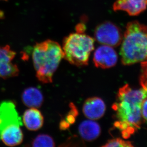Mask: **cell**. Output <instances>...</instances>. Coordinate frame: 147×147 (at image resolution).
Instances as JSON below:
<instances>
[{
	"label": "cell",
	"mask_w": 147,
	"mask_h": 147,
	"mask_svg": "<svg viewBox=\"0 0 147 147\" xmlns=\"http://www.w3.org/2000/svg\"><path fill=\"white\" fill-rule=\"evenodd\" d=\"M133 146L131 142L124 140L119 138H116L108 140L107 143L103 145V147H131Z\"/></svg>",
	"instance_id": "obj_17"
},
{
	"label": "cell",
	"mask_w": 147,
	"mask_h": 147,
	"mask_svg": "<svg viewBox=\"0 0 147 147\" xmlns=\"http://www.w3.org/2000/svg\"><path fill=\"white\" fill-rule=\"evenodd\" d=\"M147 98V91L142 88L133 89L126 84L119 89L112 108L116 120L114 126L124 139L130 137L140 128L142 105Z\"/></svg>",
	"instance_id": "obj_1"
},
{
	"label": "cell",
	"mask_w": 147,
	"mask_h": 147,
	"mask_svg": "<svg viewBox=\"0 0 147 147\" xmlns=\"http://www.w3.org/2000/svg\"><path fill=\"white\" fill-rule=\"evenodd\" d=\"M118 59L117 53L112 47L103 45L96 49L93 61L96 67L108 69L115 65Z\"/></svg>",
	"instance_id": "obj_8"
},
{
	"label": "cell",
	"mask_w": 147,
	"mask_h": 147,
	"mask_svg": "<svg viewBox=\"0 0 147 147\" xmlns=\"http://www.w3.org/2000/svg\"><path fill=\"white\" fill-rule=\"evenodd\" d=\"M21 126V125H13L3 129L0 133V140L6 145L10 147L21 144L24 140Z\"/></svg>",
	"instance_id": "obj_11"
},
{
	"label": "cell",
	"mask_w": 147,
	"mask_h": 147,
	"mask_svg": "<svg viewBox=\"0 0 147 147\" xmlns=\"http://www.w3.org/2000/svg\"><path fill=\"white\" fill-rule=\"evenodd\" d=\"M3 1H6V0H3Z\"/></svg>",
	"instance_id": "obj_21"
},
{
	"label": "cell",
	"mask_w": 147,
	"mask_h": 147,
	"mask_svg": "<svg viewBox=\"0 0 147 147\" xmlns=\"http://www.w3.org/2000/svg\"><path fill=\"white\" fill-rule=\"evenodd\" d=\"M78 132L83 140L87 142H92L99 136L101 128L97 122L89 119L82 121L79 124Z\"/></svg>",
	"instance_id": "obj_13"
},
{
	"label": "cell",
	"mask_w": 147,
	"mask_h": 147,
	"mask_svg": "<svg viewBox=\"0 0 147 147\" xmlns=\"http://www.w3.org/2000/svg\"><path fill=\"white\" fill-rule=\"evenodd\" d=\"M95 37L101 45L116 47L122 42L123 35L118 26L112 22H105L96 27Z\"/></svg>",
	"instance_id": "obj_5"
},
{
	"label": "cell",
	"mask_w": 147,
	"mask_h": 147,
	"mask_svg": "<svg viewBox=\"0 0 147 147\" xmlns=\"http://www.w3.org/2000/svg\"><path fill=\"white\" fill-rule=\"evenodd\" d=\"M120 55L125 65L147 60V26L136 21L128 23L122 38Z\"/></svg>",
	"instance_id": "obj_3"
},
{
	"label": "cell",
	"mask_w": 147,
	"mask_h": 147,
	"mask_svg": "<svg viewBox=\"0 0 147 147\" xmlns=\"http://www.w3.org/2000/svg\"><path fill=\"white\" fill-rule=\"evenodd\" d=\"M69 108L70 110L65 118L62 119L60 122L59 128L61 130L68 129L71 125L75 123L78 115V109L73 103H70Z\"/></svg>",
	"instance_id": "obj_15"
},
{
	"label": "cell",
	"mask_w": 147,
	"mask_h": 147,
	"mask_svg": "<svg viewBox=\"0 0 147 147\" xmlns=\"http://www.w3.org/2000/svg\"><path fill=\"white\" fill-rule=\"evenodd\" d=\"M94 39L84 33L70 34L63 40L64 58L73 65H87L90 54L94 49Z\"/></svg>",
	"instance_id": "obj_4"
},
{
	"label": "cell",
	"mask_w": 147,
	"mask_h": 147,
	"mask_svg": "<svg viewBox=\"0 0 147 147\" xmlns=\"http://www.w3.org/2000/svg\"><path fill=\"white\" fill-rule=\"evenodd\" d=\"M22 121L29 131H36L43 126L44 118L41 112L37 109L30 108L24 111Z\"/></svg>",
	"instance_id": "obj_12"
},
{
	"label": "cell",
	"mask_w": 147,
	"mask_h": 147,
	"mask_svg": "<svg viewBox=\"0 0 147 147\" xmlns=\"http://www.w3.org/2000/svg\"><path fill=\"white\" fill-rule=\"evenodd\" d=\"M31 146L35 147H53L56 146V143L51 136L41 134L36 136L32 140Z\"/></svg>",
	"instance_id": "obj_16"
},
{
	"label": "cell",
	"mask_w": 147,
	"mask_h": 147,
	"mask_svg": "<svg viewBox=\"0 0 147 147\" xmlns=\"http://www.w3.org/2000/svg\"><path fill=\"white\" fill-rule=\"evenodd\" d=\"M106 107L100 98L94 97L86 99L84 103L82 111L84 115L91 120L100 119L105 113Z\"/></svg>",
	"instance_id": "obj_9"
},
{
	"label": "cell",
	"mask_w": 147,
	"mask_h": 147,
	"mask_svg": "<svg viewBox=\"0 0 147 147\" xmlns=\"http://www.w3.org/2000/svg\"><path fill=\"white\" fill-rule=\"evenodd\" d=\"M14 125H22L14 103L12 101L0 102V133L4 129Z\"/></svg>",
	"instance_id": "obj_7"
},
{
	"label": "cell",
	"mask_w": 147,
	"mask_h": 147,
	"mask_svg": "<svg viewBox=\"0 0 147 147\" xmlns=\"http://www.w3.org/2000/svg\"><path fill=\"white\" fill-rule=\"evenodd\" d=\"M63 58L62 48L57 42L48 40L36 43L33 48L32 59L38 80L43 83L52 82Z\"/></svg>",
	"instance_id": "obj_2"
},
{
	"label": "cell",
	"mask_w": 147,
	"mask_h": 147,
	"mask_svg": "<svg viewBox=\"0 0 147 147\" xmlns=\"http://www.w3.org/2000/svg\"><path fill=\"white\" fill-rule=\"evenodd\" d=\"M140 83L142 88L147 91V60L142 63V74Z\"/></svg>",
	"instance_id": "obj_18"
},
{
	"label": "cell",
	"mask_w": 147,
	"mask_h": 147,
	"mask_svg": "<svg viewBox=\"0 0 147 147\" xmlns=\"http://www.w3.org/2000/svg\"><path fill=\"white\" fill-rule=\"evenodd\" d=\"M147 0H117L113 5L114 11H126L131 16H137L146 10Z\"/></svg>",
	"instance_id": "obj_10"
},
{
	"label": "cell",
	"mask_w": 147,
	"mask_h": 147,
	"mask_svg": "<svg viewBox=\"0 0 147 147\" xmlns=\"http://www.w3.org/2000/svg\"><path fill=\"white\" fill-rule=\"evenodd\" d=\"M22 100L24 105L27 107L38 108L43 104V95L41 91L37 88L28 87L22 92Z\"/></svg>",
	"instance_id": "obj_14"
},
{
	"label": "cell",
	"mask_w": 147,
	"mask_h": 147,
	"mask_svg": "<svg viewBox=\"0 0 147 147\" xmlns=\"http://www.w3.org/2000/svg\"><path fill=\"white\" fill-rule=\"evenodd\" d=\"M85 31V25L83 24H79L76 26V32L79 33H84Z\"/></svg>",
	"instance_id": "obj_20"
},
{
	"label": "cell",
	"mask_w": 147,
	"mask_h": 147,
	"mask_svg": "<svg viewBox=\"0 0 147 147\" xmlns=\"http://www.w3.org/2000/svg\"><path fill=\"white\" fill-rule=\"evenodd\" d=\"M15 55L16 53L10 46H0V78L6 79L18 76L19 69L12 63Z\"/></svg>",
	"instance_id": "obj_6"
},
{
	"label": "cell",
	"mask_w": 147,
	"mask_h": 147,
	"mask_svg": "<svg viewBox=\"0 0 147 147\" xmlns=\"http://www.w3.org/2000/svg\"><path fill=\"white\" fill-rule=\"evenodd\" d=\"M142 118L147 121V98L144 100L142 105Z\"/></svg>",
	"instance_id": "obj_19"
}]
</instances>
